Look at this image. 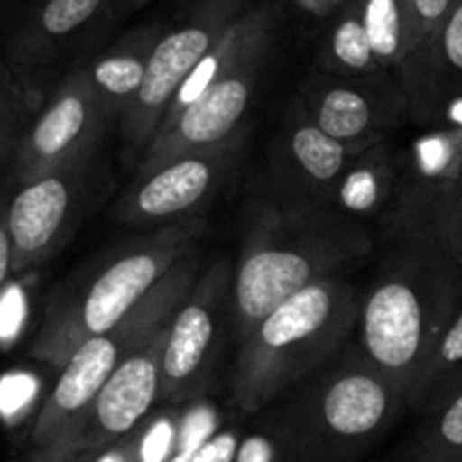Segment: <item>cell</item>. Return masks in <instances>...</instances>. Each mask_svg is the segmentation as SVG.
<instances>
[{
  "instance_id": "26",
  "label": "cell",
  "mask_w": 462,
  "mask_h": 462,
  "mask_svg": "<svg viewBox=\"0 0 462 462\" xmlns=\"http://www.w3.org/2000/svg\"><path fill=\"white\" fill-rule=\"evenodd\" d=\"M438 70L445 99L462 95V0L456 3L438 41Z\"/></svg>"
},
{
  "instance_id": "21",
  "label": "cell",
  "mask_w": 462,
  "mask_h": 462,
  "mask_svg": "<svg viewBox=\"0 0 462 462\" xmlns=\"http://www.w3.org/2000/svg\"><path fill=\"white\" fill-rule=\"evenodd\" d=\"M373 52L386 72L406 66L415 48V21L409 0H356Z\"/></svg>"
},
{
  "instance_id": "6",
  "label": "cell",
  "mask_w": 462,
  "mask_h": 462,
  "mask_svg": "<svg viewBox=\"0 0 462 462\" xmlns=\"http://www.w3.org/2000/svg\"><path fill=\"white\" fill-rule=\"evenodd\" d=\"M199 273L201 260L199 251H194L116 329L90 338L72 352L36 411L27 462H70L72 447L102 388L138 347L170 325Z\"/></svg>"
},
{
  "instance_id": "4",
  "label": "cell",
  "mask_w": 462,
  "mask_h": 462,
  "mask_svg": "<svg viewBox=\"0 0 462 462\" xmlns=\"http://www.w3.org/2000/svg\"><path fill=\"white\" fill-rule=\"evenodd\" d=\"M271 436L282 462H356L406 411V397L347 343L291 388Z\"/></svg>"
},
{
  "instance_id": "10",
  "label": "cell",
  "mask_w": 462,
  "mask_h": 462,
  "mask_svg": "<svg viewBox=\"0 0 462 462\" xmlns=\"http://www.w3.org/2000/svg\"><path fill=\"white\" fill-rule=\"evenodd\" d=\"M242 140L189 152L162 162L144 176H135L117 201L113 219L134 228H161L197 219V212L228 183L242 156Z\"/></svg>"
},
{
  "instance_id": "3",
  "label": "cell",
  "mask_w": 462,
  "mask_h": 462,
  "mask_svg": "<svg viewBox=\"0 0 462 462\" xmlns=\"http://www.w3.org/2000/svg\"><path fill=\"white\" fill-rule=\"evenodd\" d=\"M206 221L152 228L111 248L50 296L32 356L61 368L77 347L116 329L189 253L199 251Z\"/></svg>"
},
{
  "instance_id": "15",
  "label": "cell",
  "mask_w": 462,
  "mask_h": 462,
  "mask_svg": "<svg viewBox=\"0 0 462 462\" xmlns=\"http://www.w3.org/2000/svg\"><path fill=\"white\" fill-rule=\"evenodd\" d=\"M165 329L149 338L113 373L72 447L70 462H93L108 447L134 436L143 427L156 402H161V355Z\"/></svg>"
},
{
  "instance_id": "9",
  "label": "cell",
  "mask_w": 462,
  "mask_h": 462,
  "mask_svg": "<svg viewBox=\"0 0 462 462\" xmlns=\"http://www.w3.org/2000/svg\"><path fill=\"white\" fill-rule=\"evenodd\" d=\"M95 167L97 149L16 185L5 215L14 275L30 273L61 251L88 206Z\"/></svg>"
},
{
  "instance_id": "11",
  "label": "cell",
  "mask_w": 462,
  "mask_h": 462,
  "mask_svg": "<svg viewBox=\"0 0 462 462\" xmlns=\"http://www.w3.org/2000/svg\"><path fill=\"white\" fill-rule=\"evenodd\" d=\"M108 125L111 120L79 63L32 117L9 165V179L14 185L27 183L95 152Z\"/></svg>"
},
{
  "instance_id": "7",
  "label": "cell",
  "mask_w": 462,
  "mask_h": 462,
  "mask_svg": "<svg viewBox=\"0 0 462 462\" xmlns=\"http://www.w3.org/2000/svg\"><path fill=\"white\" fill-rule=\"evenodd\" d=\"M248 7L251 0H199L179 25L162 32L149 59L143 88L117 122L126 161L138 167L180 86Z\"/></svg>"
},
{
  "instance_id": "24",
  "label": "cell",
  "mask_w": 462,
  "mask_h": 462,
  "mask_svg": "<svg viewBox=\"0 0 462 462\" xmlns=\"http://www.w3.org/2000/svg\"><path fill=\"white\" fill-rule=\"evenodd\" d=\"M36 86L0 61V171L12 165L18 143L36 116Z\"/></svg>"
},
{
  "instance_id": "23",
  "label": "cell",
  "mask_w": 462,
  "mask_h": 462,
  "mask_svg": "<svg viewBox=\"0 0 462 462\" xmlns=\"http://www.w3.org/2000/svg\"><path fill=\"white\" fill-rule=\"evenodd\" d=\"M404 462H462V388L420 418Z\"/></svg>"
},
{
  "instance_id": "20",
  "label": "cell",
  "mask_w": 462,
  "mask_h": 462,
  "mask_svg": "<svg viewBox=\"0 0 462 462\" xmlns=\"http://www.w3.org/2000/svg\"><path fill=\"white\" fill-rule=\"evenodd\" d=\"M462 388V307L451 319L436 347L429 355L409 400L406 409L422 415H429L438 406L445 404Z\"/></svg>"
},
{
  "instance_id": "31",
  "label": "cell",
  "mask_w": 462,
  "mask_h": 462,
  "mask_svg": "<svg viewBox=\"0 0 462 462\" xmlns=\"http://www.w3.org/2000/svg\"><path fill=\"white\" fill-rule=\"evenodd\" d=\"M140 3H144V0H129V5H140Z\"/></svg>"
},
{
  "instance_id": "25",
  "label": "cell",
  "mask_w": 462,
  "mask_h": 462,
  "mask_svg": "<svg viewBox=\"0 0 462 462\" xmlns=\"http://www.w3.org/2000/svg\"><path fill=\"white\" fill-rule=\"evenodd\" d=\"M125 462H185V440L179 418H158L134 433Z\"/></svg>"
},
{
  "instance_id": "18",
  "label": "cell",
  "mask_w": 462,
  "mask_h": 462,
  "mask_svg": "<svg viewBox=\"0 0 462 462\" xmlns=\"http://www.w3.org/2000/svg\"><path fill=\"white\" fill-rule=\"evenodd\" d=\"M165 27L143 25L117 39L111 48L81 63L104 113L111 122H120L143 88L149 59Z\"/></svg>"
},
{
  "instance_id": "28",
  "label": "cell",
  "mask_w": 462,
  "mask_h": 462,
  "mask_svg": "<svg viewBox=\"0 0 462 462\" xmlns=\"http://www.w3.org/2000/svg\"><path fill=\"white\" fill-rule=\"evenodd\" d=\"M7 201L9 197L0 194V291L5 289V284L12 278V244H9L7 235V221H5V215H7Z\"/></svg>"
},
{
  "instance_id": "30",
  "label": "cell",
  "mask_w": 462,
  "mask_h": 462,
  "mask_svg": "<svg viewBox=\"0 0 462 462\" xmlns=\"http://www.w3.org/2000/svg\"><path fill=\"white\" fill-rule=\"evenodd\" d=\"M116 5H129V0H113Z\"/></svg>"
},
{
  "instance_id": "19",
  "label": "cell",
  "mask_w": 462,
  "mask_h": 462,
  "mask_svg": "<svg viewBox=\"0 0 462 462\" xmlns=\"http://www.w3.org/2000/svg\"><path fill=\"white\" fill-rule=\"evenodd\" d=\"M402 158L388 140L364 149L334 188L329 208L364 221L365 217L386 215L400 188Z\"/></svg>"
},
{
  "instance_id": "29",
  "label": "cell",
  "mask_w": 462,
  "mask_h": 462,
  "mask_svg": "<svg viewBox=\"0 0 462 462\" xmlns=\"http://www.w3.org/2000/svg\"><path fill=\"white\" fill-rule=\"evenodd\" d=\"M347 0H325V9H337V7H343V5H346Z\"/></svg>"
},
{
  "instance_id": "22",
  "label": "cell",
  "mask_w": 462,
  "mask_h": 462,
  "mask_svg": "<svg viewBox=\"0 0 462 462\" xmlns=\"http://www.w3.org/2000/svg\"><path fill=\"white\" fill-rule=\"evenodd\" d=\"M319 70L346 77H368L386 72L374 57L356 0H347L343 7H338V14L320 43Z\"/></svg>"
},
{
  "instance_id": "5",
  "label": "cell",
  "mask_w": 462,
  "mask_h": 462,
  "mask_svg": "<svg viewBox=\"0 0 462 462\" xmlns=\"http://www.w3.org/2000/svg\"><path fill=\"white\" fill-rule=\"evenodd\" d=\"M361 287L329 278L275 307L242 343L230 397L242 413H260L305 382L352 341Z\"/></svg>"
},
{
  "instance_id": "8",
  "label": "cell",
  "mask_w": 462,
  "mask_h": 462,
  "mask_svg": "<svg viewBox=\"0 0 462 462\" xmlns=\"http://www.w3.org/2000/svg\"><path fill=\"white\" fill-rule=\"evenodd\" d=\"M230 282L233 266L215 260L171 316L162 338L161 402L180 404L208 388L221 337L230 328Z\"/></svg>"
},
{
  "instance_id": "17",
  "label": "cell",
  "mask_w": 462,
  "mask_h": 462,
  "mask_svg": "<svg viewBox=\"0 0 462 462\" xmlns=\"http://www.w3.org/2000/svg\"><path fill=\"white\" fill-rule=\"evenodd\" d=\"M415 21V48L406 66L397 72L402 90L409 99L411 120L436 125L445 111V93L438 70V41L458 0H409Z\"/></svg>"
},
{
  "instance_id": "1",
  "label": "cell",
  "mask_w": 462,
  "mask_h": 462,
  "mask_svg": "<svg viewBox=\"0 0 462 462\" xmlns=\"http://www.w3.org/2000/svg\"><path fill=\"white\" fill-rule=\"evenodd\" d=\"M382 233L377 273L361 289L350 343L409 400L438 338L462 307V269L429 226L383 219Z\"/></svg>"
},
{
  "instance_id": "2",
  "label": "cell",
  "mask_w": 462,
  "mask_h": 462,
  "mask_svg": "<svg viewBox=\"0 0 462 462\" xmlns=\"http://www.w3.org/2000/svg\"><path fill=\"white\" fill-rule=\"evenodd\" d=\"M374 251L365 221L329 206L260 201L246 217L230 282V337L242 343L275 307L314 284L350 275Z\"/></svg>"
},
{
  "instance_id": "27",
  "label": "cell",
  "mask_w": 462,
  "mask_h": 462,
  "mask_svg": "<svg viewBox=\"0 0 462 462\" xmlns=\"http://www.w3.org/2000/svg\"><path fill=\"white\" fill-rule=\"evenodd\" d=\"M429 228L462 269V194L447 199L431 212Z\"/></svg>"
},
{
  "instance_id": "13",
  "label": "cell",
  "mask_w": 462,
  "mask_h": 462,
  "mask_svg": "<svg viewBox=\"0 0 462 462\" xmlns=\"http://www.w3.org/2000/svg\"><path fill=\"white\" fill-rule=\"evenodd\" d=\"M269 50H257L244 59L233 70L219 77L197 102L161 125L135 167V176L149 174L176 156L219 147L244 135V120L255 97Z\"/></svg>"
},
{
  "instance_id": "16",
  "label": "cell",
  "mask_w": 462,
  "mask_h": 462,
  "mask_svg": "<svg viewBox=\"0 0 462 462\" xmlns=\"http://www.w3.org/2000/svg\"><path fill=\"white\" fill-rule=\"evenodd\" d=\"M113 5V0H43L14 36L5 63L18 75L32 77L93 30Z\"/></svg>"
},
{
  "instance_id": "14",
  "label": "cell",
  "mask_w": 462,
  "mask_h": 462,
  "mask_svg": "<svg viewBox=\"0 0 462 462\" xmlns=\"http://www.w3.org/2000/svg\"><path fill=\"white\" fill-rule=\"evenodd\" d=\"M364 149L325 134L293 99L269 147L271 180L280 199L329 206L334 188Z\"/></svg>"
},
{
  "instance_id": "12",
  "label": "cell",
  "mask_w": 462,
  "mask_h": 462,
  "mask_svg": "<svg viewBox=\"0 0 462 462\" xmlns=\"http://www.w3.org/2000/svg\"><path fill=\"white\" fill-rule=\"evenodd\" d=\"M296 102L334 140L373 147L411 117L409 99L391 72L346 77L316 68L300 84Z\"/></svg>"
}]
</instances>
